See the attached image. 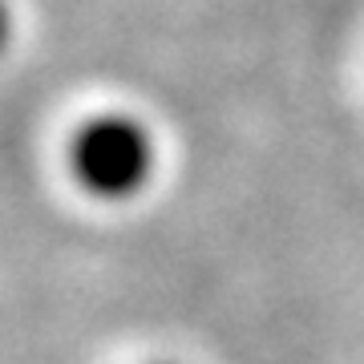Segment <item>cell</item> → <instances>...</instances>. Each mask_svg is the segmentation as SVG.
I'll return each instance as SVG.
<instances>
[{"label":"cell","instance_id":"6da1fadb","mask_svg":"<svg viewBox=\"0 0 364 364\" xmlns=\"http://www.w3.org/2000/svg\"><path fill=\"white\" fill-rule=\"evenodd\" d=\"M154 138L138 117L130 114H102L90 117L73 142H69V170L81 182V191L105 203H126L142 195L154 178Z\"/></svg>","mask_w":364,"mask_h":364}]
</instances>
